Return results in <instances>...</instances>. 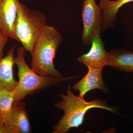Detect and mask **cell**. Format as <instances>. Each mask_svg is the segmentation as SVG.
<instances>
[{"mask_svg": "<svg viewBox=\"0 0 133 133\" xmlns=\"http://www.w3.org/2000/svg\"><path fill=\"white\" fill-rule=\"evenodd\" d=\"M19 0H0V27L1 31L9 38L17 41L15 24Z\"/></svg>", "mask_w": 133, "mask_h": 133, "instance_id": "obj_8", "label": "cell"}, {"mask_svg": "<svg viewBox=\"0 0 133 133\" xmlns=\"http://www.w3.org/2000/svg\"><path fill=\"white\" fill-rule=\"evenodd\" d=\"M100 35L101 33H97L94 37L89 52L78 58L79 62L87 67L103 68L109 65L110 53L105 50Z\"/></svg>", "mask_w": 133, "mask_h": 133, "instance_id": "obj_6", "label": "cell"}, {"mask_svg": "<svg viewBox=\"0 0 133 133\" xmlns=\"http://www.w3.org/2000/svg\"><path fill=\"white\" fill-rule=\"evenodd\" d=\"M25 51L22 47L18 48L17 56L15 58V64L18 68L19 80L14 90V102L22 101L28 95L76 77L64 76L63 77L55 78L39 75L27 64L24 58Z\"/></svg>", "mask_w": 133, "mask_h": 133, "instance_id": "obj_3", "label": "cell"}, {"mask_svg": "<svg viewBox=\"0 0 133 133\" xmlns=\"http://www.w3.org/2000/svg\"><path fill=\"white\" fill-rule=\"evenodd\" d=\"M133 2V0H100L99 6L103 13V31L114 25L116 20V14L119 9L123 5L128 3Z\"/></svg>", "mask_w": 133, "mask_h": 133, "instance_id": "obj_11", "label": "cell"}, {"mask_svg": "<svg viewBox=\"0 0 133 133\" xmlns=\"http://www.w3.org/2000/svg\"><path fill=\"white\" fill-rule=\"evenodd\" d=\"M109 53L108 65L125 72H133V52L125 50H115Z\"/></svg>", "mask_w": 133, "mask_h": 133, "instance_id": "obj_12", "label": "cell"}, {"mask_svg": "<svg viewBox=\"0 0 133 133\" xmlns=\"http://www.w3.org/2000/svg\"><path fill=\"white\" fill-rule=\"evenodd\" d=\"M14 90L12 91H0V111L5 121L8 118L15 100Z\"/></svg>", "mask_w": 133, "mask_h": 133, "instance_id": "obj_13", "label": "cell"}, {"mask_svg": "<svg viewBox=\"0 0 133 133\" xmlns=\"http://www.w3.org/2000/svg\"><path fill=\"white\" fill-rule=\"evenodd\" d=\"M87 74L77 83L72 86V88L75 91H78L80 97L84 98L88 91L99 89L105 93L109 91L105 85L102 76L103 68H97L88 66Z\"/></svg>", "mask_w": 133, "mask_h": 133, "instance_id": "obj_9", "label": "cell"}, {"mask_svg": "<svg viewBox=\"0 0 133 133\" xmlns=\"http://www.w3.org/2000/svg\"><path fill=\"white\" fill-rule=\"evenodd\" d=\"M83 31L82 42L85 45L91 44L96 34L103 28V13L95 0H83L82 12Z\"/></svg>", "mask_w": 133, "mask_h": 133, "instance_id": "obj_5", "label": "cell"}, {"mask_svg": "<svg viewBox=\"0 0 133 133\" xmlns=\"http://www.w3.org/2000/svg\"><path fill=\"white\" fill-rule=\"evenodd\" d=\"M62 41V35L56 29L46 25L36 40L30 52L31 69L41 76L63 77L56 69L54 64L56 52Z\"/></svg>", "mask_w": 133, "mask_h": 133, "instance_id": "obj_2", "label": "cell"}, {"mask_svg": "<svg viewBox=\"0 0 133 133\" xmlns=\"http://www.w3.org/2000/svg\"><path fill=\"white\" fill-rule=\"evenodd\" d=\"M15 49V46H12L6 56L0 61V91H13L17 86L18 81L15 79L13 74Z\"/></svg>", "mask_w": 133, "mask_h": 133, "instance_id": "obj_10", "label": "cell"}, {"mask_svg": "<svg viewBox=\"0 0 133 133\" xmlns=\"http://www.w3.org/2000/svg\"><path fill=\"white\" fill-rule=\"evenodd\" d=\"M22 101L14 102L9 117L6 120L4 126L9 133H30L31 125L25 108V103Z\"/></svg>", "mask_w": 133, "mask_h": 133, "instance_id": "obj_7", "label": "cell"}, {"mask_svg": "<svg viewBox=\"0 0 133 133\" xmlns=\"http://www.w3.org/2000/svg\"><path fill=\"white\" fill-rule=\"evenodd\" d=\"M61 97L55 106L63 110L64 115L53 127V133H66L70 129L78 127L83 124L87 112L91 108L106 109L114 113L117 111L116 108L110 107L100 99L86 101L84 98L76 96L72 92L70 85H68L66 94H62Z\"/></svg>", "mask_w": 133, "mask_h": 133, "instance_id": "obj_1", "label": "cell"}, {"mask_svg": "<svg viewBox=\"0 0 133 133\" xmlns=\"http://www.w3.org/2000/svg\"><path fill=\"white\" fill-rule=\"evenodd\" d=\"M4 123L5 120L1 112L0 111V129L4 126Z\"/></svg>", "mask_w": 133, "mask_h": 133, "instance_id": "obj_15", "label": "cell"}, {"mask_svg": "<svg viewBox=\"0 0 133 133\" xmlns=\"http://www.w3.org/2000/svg\"><path fill=\"white\" fill-rule=\"evenodd\" d=\"M7 36L0 31V61L2 59L3 55V50L6 44L8 41Z\"/></svg>", "mask_w": 133, "mask_h": 133, "instance_id": "obj_14", "label": "cell"}, {"mask_svg": "<svg viewBox=\"0 0 133 133\" xmlns=\"http://www.w3.org/2000/svg\"><path fill=\"white\" fill-rule=\"evenodd\" d=\"M47 18L42 12L29 9L20 3L15 31L17 42L21 43L25 51L31 52L33 45L47 24Z\"/></svg>", "mask_w": 133, "mask_h": 133, "instance_id": "obj_4", "label": "cell"}, {"mask_svg": "<svg viewBox=\"0 0 133 133\" xmlns=\"http://www.w3.org/2000/svg\"><path fill=\"white\" fill-rule=\"evenodd\" d=\"M0 31H1V27H0Z\"/></svg>", "mask_w": 133, "mask_h": 133, "instance_id": "obj_16", "label": "cell"}]
</instances>
